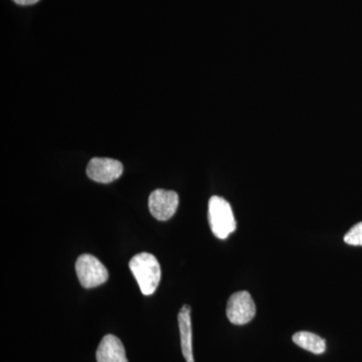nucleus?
I'll list each match as a JSON object with an SVG mask.
<instances>
[{
  "label": "nucleus",
  "mask_w": 362,
  "mask_h": 362,
  "mask_svg": "<svg viewBox=\"0 0 362 362\" xmlns=\"http://www.w3.org/2000/svg\"><path fill=\"white\" fill-rule=\"evenodd\" d=\"M344 242L350 246H362V221L350 228L344 235Z\"/></svg>",
  "instance_id": "nucleus-10"
},
{
  "label": "nucleus",
  "mask_w": 362,
  "mask_h": 362,
  "mask_svg": "<svg viewBox=\"0 0 362 362\" xmlns=\"http://www.w3.org/2000/svg\"><path fill=\"white\" fill-rule=\"evenodd\" d=\"M97 362H129L123 343L115 335L108 334L100 342L96 352Z\"/></svg>",
  "instance_id": "nucleus-7"
},
{
  "label": "nucleus",
  "mask_w": 362,
  "mask_h": 362,
  "mask_svg": "<svg viewBox=\"0 0 362 362\" xmlns=\"http://www.w3.org/2000/svg\"><path fill=\"white\" fill-rule=\"evenodd\" d=\"M178 326H180V344L183 356L187 362H194L192 354V328L190 307L185 305L178 314Z\"/></svg>",
  "instance_id": "nucleus-8"
},
{
  "label": "nucleus",
  "mask_w": 362,
  "mask_h": 362,
  "mask_svg": "<svg viewBox=\"0 0 362 362\" xmlns=\"http://www.w3.org/2000/svg\"><path fill=\"white\" fill-rule=\"evenodd\" d=\"M129 268L142 294H153L161 279V269L156 257L149 252H140L131 259Z\"/></svg>",
  "instance_id": "nucleus-1"
},
{
  "label": "nucleus",
  "mask_w": 362,
  "mask_h": 362,
  "mask_svg": "<svg viewBox=\"0 0 362 362\" xmlns=\"http://www.w3.org/2000/svg\"><path fill=\"white\" fill-rule=\"evenodd\" d=\"M123 173L120 161L111 158H93L87 166L90 180L99 183H110L118 180Z\"/></svg>",
  "instance_id": "nucleus-6"
},
{
  "label": "nucleus",
  "mask_w": 362,
  "mask_h": 362,
  "mask_svg": "<svg viewBox=\"0 0 362 362\" xmlns=\"http://www.w3.org/2000/svg\"><path fill=\"white\" fill-rule=\"evenodd\" d=\"M76 272L81 285L86 289L104 284L109 278L106 267L92 255H82L76 262Z\"/></svg>",
  "instance_id": "nucleus-3"
},
{
  "label": "nucleus",
  "mask_w": 362,
  "mask_h": 362,
  "mask_svg": "<svg viewBox=\"0 0 362 362\" xmlns=\"http://www.w3.org/2000/svg\"><path fill=\"white\" fill-rule=\"evenodd\" d=\"M16 4H21V6H32V4H37L40 0H13Z\"/></svg>",
  "instance_id": "nucleus-11"
},
{
  "label": "nucleus",
  "mask_w": 362,
  "mask_h": 362,
  "mask_svg": "<svg viewBox=\"0 0 362 362\" xmlns=\"http://www.w3.org/2000/svg\"><path fill=\"white\" fill-rule=\"evenodd\" d=\"M209 223L218 239L226 240L237 228L232 206L221 197H211L209 202Z\"/></svg>",
  "instance_id": "nucleus-2"
},
{
  "label": "nucleus",
  "mask_w": 362,
  "mask_h": 362,
  "mask_svg": "<svg viewBox=\"0 0 362 362\" xmlns=\"http://www.w3.org/2000/svg\"><path fill=\"white\" fill-rule=\"evenodd\" d=\"M293 342L307 351L314 354H322L326 351V342L322 337L308 332V331H300L295 333L292 337Z\"/></svg>",
  "instance_id": "nucleus-9"
},
{
  "label": "nucleus",
  "mask_w": 362,
  "mask_h": 362,
  "mask_svg": "<svg viewBox=\"0 0 362 362\" xmlns=\"http://www.w3.org/2000/svg\"><path fill=\"white\" fill-rule=\"evenodd\" d=\"M178 204V194L171 190L156 189L149 197L150 213L156 220L161 221H168L175 216Z\"/></svg>",
  "instance_id": "nucleus-5"
},
{
  "label": "nucleus",
  "mask_w": 362,
  "mask_h": 362,
  "mask_svg": "<svg viewBox=\"0 0 362 362\" xmlns=\"http://www.w3.org/2000/svg\"><path fill=\"white\" fill-rule=\"evenodd\" d=\"M256 304L247 291L235 293L226 304V316L235 325H245L256 316Z\"/></svg>",
  "instance_id": "nucleus-4"
}]
</instances>
